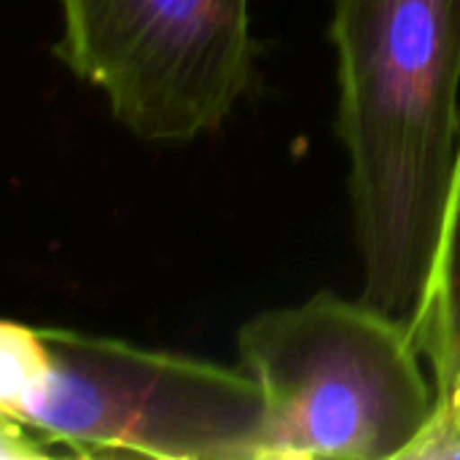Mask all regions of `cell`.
Here are the masks:
<instances>
[{"label":"cell","instance_id":"cell-3","mask_svg":"<svg viewBox=\"0 0 460 460\" xmlns=\"http://www.w3.org/2000/svg\"><path fill=\"white\" fill-rule=\"evenodd\" d=\"M264 402L256 460L412 458L437 396L407 321L318 291L237 332Z\"/></svg>","mask_w":460,"mask_h":460},{"label":"cell","instance_id":"cell-5","mask_svg":"<svg viewBox=\"0 0 460 460\" xmlns=\"http://www.w3.org/2000/svg\"><path fill=\"white\" fill-rule=\"evenodd\" d=\"M410 332L431 364L437 410L412 458H460V154L429 288Z\"/></svg>","mask_w":460,"mask_h":460},{"label":"cell","instance_id":"cell-1","mask_svg":"<svg viewBox=\"0 0 460 460\" xmlns=\"http://www.w3.org/2000/svg\"><path fill=\"white\" fill-rule=\"evenodd\" d=\"M329 35L361 299L410 323L458 170L460 0H334Z\"/></svg>","mask_w":460,"mask_h":460},{"label":"cell","instance_id":"cell-2","mask_svg":"<svg viewBox=\"0 0 460 460\" xmlns=\"http://www.w3.org/2000/svg\"><path fill=\"white\" fill-rule=\"evenodd\" d=\"M261 391L245 369L113 337L0 326V456L256 460Z\"/></svg>","mask_w":460,"mask_h":460},{"label":"cell","instance_id":"cell-4","mask_svg":"<svg viewBox=\"0 0 460 460\" xmlns=\"http://www.w3.org/2000/svg\"><path fill=\"white\" fill-rule=\"evenodd\" d=\"M54 57L137 140L216 132L251 89V0H57Z\"/></svg>","mask_w":460,"mask_h":460}]
</instances>
